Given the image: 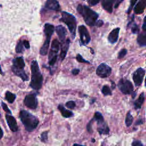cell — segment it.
<instances>
[{
    "label": "cell",
    "mask_w": 146,
    "mask_h": 146,
    "mask_svg": "<svg viewBox=\"0 0 146 146\" xmlns=\"http://www.w3.org/2000/svg\"><path fill=\"white\" fill-rule=\"evenodd\" d=\"M117 86L120 91L124 94H131L132 95L134 92L132 83L129 80L123 78L121 79L118 82Z\"/></svg>",
    "instance_id": "7"
},
{
    "label": "cell",
    "mask_w": 146,
    "mask_h": 146,
    "mask_svg": "<svg viewBox=\"0 0 146 146\" xmlns=\"http://www.w3.org/2000/svg\"><path fill=\"white\" fill-rule=\"evenodd\" d=\"M45 7L48 9L54 11L60 10V5L57 0H47Z\"/></svg>",
    "instance_id": "18"
},
{
    "label": "cell",
    "mask_w": 146,
    "mask_h": 146,
    "mask_svg": "<svg viewBox=\"0 0 146 146\" xmlns=\"http://www.w3.org/2000/svg\"><path fill=\"white\" fill-rule=\"evenodd\" d=\"M58 110L60 111L62 115L66 118L71 117L74 116V113L72 111L66 110L62 104H59L58 106Z\"/></svg>",
    "instance_id": "21"
},
{
    "label": "cell",
    "mask_w": 146,
    "mask_h": 146,
    "mask_svg": "<svg viewBox=\"0 0 146 146\" xmlns=\"http://www.w3.org/2000/svg\"><path fill=\"white\" fill-rule=\"evenodd\" d=\"M111 87H112V88L113 90V89H115V86H116V85H115V83H114V82H113V81H111Z\"/></svg>",
    "instance_id": "47"
},
{
    "label": "cell",
    "mask_w": 146,
    "mask_h": 146,
    "mask_svg": "<svg viewBox=\"0 0 146 146\" xmlns=\"http://www.w3.org/2000/svg\"><path fill=\"white\" fill-rule=\"evenodd\" d=\"M144 100H145V95H144V92H141L139 98H137V99L135 102L134 103V106H135V108L136 110H137V109H140L144 102Z\"/></svg>",
    "instance_id": "23"
},
{
    "label": "cell",
    "mask_w": 146,
    "mask_h": 146,
    "mask_svg": "<svg viewBox=\"0 0 146 146\" xmlns=\"http://www.w3.org/2000/svg\"><path fill=\"white\" fill-rule=\"evenodd\" d=\"M13 72L18 76L20 77L23 81H28L29 76L26 74L24 70H16V69H11Z\"/></svg>",
    "instance_id": "22"
},
{
    "label": "cell",
    "mask_w": 146,
    "mask_h": 146,
    "mask_svg": "<svg viewBox=\"0 0 146 146\" xmlns=\"http://www.w3.org/2000/svg\"><path fill=\"white\" fill-rule=\"evenodd\" d=\"M3 131H2V128H1V127H0V139L2 137V136H3Z\"/></svg>",
    "instance_id": "46"
},
{
    "label": "cell",
    "mask_w": 146,
    "mask_h": 146,
    "mask_svg": "<svg viewBox=\"0 0 146 146\" xmlns=\"http://www.w3.org/2000/svg\"><path fill=\"white\" fill-rule=\"evenodd\" d=\"M124 0H117V1L116 2V3L115 5V7L117 8V7H119V6L120 5V4Z\"/></svg>",
    "instance_id": "44"
},
{
    "label": "cell",
    "mask_w": 146,
    "mask_h": 146,
    "mask_svg": "<svg viewBox=\"0 0 146 146\" xmlns=\"http://www.w3.org/2000/svg\"><path fill=\"white\" fill-rule=\"evenodd\" d=\"M131 31H132V33L134 34H137L139 31V27L138 25H136V23H133L131 27Z\"/></svg>",
    "instance_id": "34"
},
{
    "label": "cell",
    "mask_w": 146,
    "mask_h": 146,
    "mask_svg": "<svg viewBox=\"0 0 146 146\" xmlns=\"http://www.w3.org/2000/svg\"><path fill=\"white\" fill-rule=\"evenodd\" d=\"M23 103L29 108L35 110L38 106V100L35 94H29L25 98Z\"/></svg>",
    "instance_id": "11"
},
{
    "label": "cell",
    "mask_w": 146,
    "mask_h": 146,
    "mask_svg": "<svg viewBox=\"0 0 146 146\" xmlns=\"http://www.w3.org/2000/svg\"><path fill=\"white\" fill-rule=\"evenodd\" d=\"M95 139H92V143H95Z\"/></svg>",
    "instance_id": "49"
},
{
    "label": "cell",
    "mask_w": 146,
    "mask_h": 146,
    "mask_svg": "<svg viewBox=\"0 0 146 146\" xmlns=\"http://www.w3.org/2000/svg\"><path fill=\"white\" fill-rule=\"evenodd\" d=\"M16 98V95L14 94L7 91L5 93V99L10 103H13Z\"/></svg>",
    "instance_id": "25"
},
{
    "label": "cell",
    "mask_w": 146,
    "mask_h": 146,
    "mask_svg": "<svg viewBox=\"0 0 146 146\" xmlns=\"http://www.w3.org/2000/svg\"><path fill=\"white\" fill-rule=\"evenodd\" d=\"M0 74H2V75H3V72H2V70H1V66H0Z\"/></svg>",
    "instance_id": "48"
},
{
    "label": "cell",
    "mask_w": 146,
    "mask_h": 146,
    "mask_svg": "<svg viewBox=\"0 0 146 146\" xmlns=\"http://www.w3.org/2000/svg\"><path fill=\"white\" fill-rule=\"evenodd\" d=\"M137 0H131V2H130V6L129 7V9H128V11H127V13L129 14L131 11L132 10V7H133V6L135 5V3L137 2Z\"/></svg>",
    "instance_id": "37"
},
{
    "label": "cell",
    "mask_w": 146,
    "mask_h": 146,
    "mask_svg": "<svg viewBox=\"0 0 146 146\" xmlns=\"http://www.w3.org/2000/svg\"><path fill=\"white\" fill-rule=\"evenodd\" d=\"M31 79L30 86L35 90H39L42 88L43 76L39 69L38 62L34 60L31 63Z\"/></svg>",
    "instance_id": "1"
},
{
    "label": "cell",
    "mask_w": 146,
    "mask_h": 146,
    "mask_svg": "<svg viewBox=\"0 0 146 146\" xmlns=\"http://www.w3.org/2000/svg\"><path fill=\"white\" fill-rule=\"evenodd\" d=\"M80 72V70L78 69V68H74L72 70V74L74 75H78Z\"/></svg>",
    "instance_id": "41"
},
{
    "label": "cell",
    "mask_w": 146,
    "mask_h": 146,
    "mask_svg": "<svg viewBox=\"0 0 146 146\" xmlns=\"http://www.w3.org/2000/svg\"><path fill=\"white\" fill-rule=\"evenodd\" d=\"M78 31L80 35V44L86 46L88 44L91 40V37L89 33L84 25H80L78 27Z\"/></svg>",
    "instance_id": "8"
},
{
    "label": "cell",
    "mask_w": 146,
    "mask_h": 146,
    "mask_svg": "<svg viewBox=\"0 0 146 146\" xmlns=\"http://www.w3.org/2000/svg\"><path fill=\"white\" fill-rule=\"evenodd\" d=\"M142 29L143 31H145L146 30V21H145V17L144 18V21H143V24L142 26Z\"/></svg>",
    "instance_id": "42"
},
{
    "label": "cell",
    "mask_w": 146,
    "mask_h": 146,
    "mask_svg": "<svg viewBox=\"0 0 146 146\" xmlns=\"http://www.w3.org/2000/svg\"><path fill=\"white\" fill-rule=\"evenodd\" d=\"M60 21L64 23L68 27L71 33L72 39H74L76 35V20L75 17L71 14L66 11L62 12V17Z\"/></svg>",
    "instance_id": "4"
},
{
    "label": "cell",
    "mask_w": 146,
    "mask_h": 146,
    "mask_svg": "<svg viewBox=\"0 0 146 146\" xmlns=\"http://www.w3.org/2000/svg\"><path fill=\"white\" fill-rule=\"evenodd\" d=\"M137 42L140 46L144 47L146 46V33L145 31L140 33L137 38Z\"/></svg>",
    "instance_id": "24"
},
{
    "label": "cell",
    "mask_w": 146,
    "mask_h": 146,
    "mask_svg": "<svg viewBox=\"0 0 146 146\" xmlns=\"http://www.w3.org/2000/svg\"><path fill=\"white\" fill-rule=\"evenodd\" d=\"M132 146H143V144L139 140H134L131 144Z\"/></svg>",
    "instance_id": "39"
},
{
    "label": "cell",
    "mask_w": 146,
    "mask_h": 146,
    "mask_svg": "<svg viewBox=\"0 0 146 146\" xmlns=\"http://www.w3.org/2000/svg\"><path fill=\"white\" fill-rule=\"evenodd\" d=\"M102 92L104 96L112 95V92L110 90V88L107 85H104L103 86V87L102 88Z\"/></svg>",
    "instance_id": "27"
},
{
    "label": "cell",
    "mask_w": 146,
    "mask_h": 146,
    "mask_svg": "<svg viewBox=\"0 0 146 146\" xmlns=\"http://www.w3.org/2000/svg\"><path fill=\"white\" fill-rule=\"evenodd\" d=\"M146 7V0H140L134 8L135 13L140 14L143 13Z\"/></svg>",
    "instance_id": "19"
},
{
    "label": "cell",
    "mask_w": 146,
    "mask_h": 146,
    "mask_svg": "<svg viewBox=\"0 0 146 146\" xmlns=\"http://www.w3.org/2000/svg\"><path fill=\"white\" fill-rule=\"evenodd\" d=\"M55 31L61 43H63L64 41V39L67 34L66 29L62 25H58L55 27Z\"/></svg>",
    "instance_id": "17"
},
{
    "label": "cell",
    "mask_w": 146,
    "mask_h": 146,
    "mask_svg": "<svg viewBox=\"0 0 146 146\" xmlns=\"http://www.w3.org/2000/svg\"><path fill=\"white\" fill-rule=\"evenodd\" d=\"M25 66V63L22 57H17L13 60V66L11 67V69L24 70Z\"/></svg>",
    "instance_id": "13"
},
{
    "label": "cell",
    "mask_w": 146,
    "mask_h": 146,
    "mask_svg": "<svg viewBox=\"0 0 146 146\" xmlns=\"http://www.w3.org/2000/svg\"><path fill=\"white\" fill-rule=\"evenodd\" d=\"M77 11L83 17L85 23L90 26H95L99 15L95 11L86 5H79L77 6Z\"/></svg>",
    "instance_id": "2"
},
{
    "label": "cell",
    "mask_w": 146,
    "mask_h": 146,
    "mask_svg": "<svg viewBox=\"0 0 146 146\" xmlns=\"http://www.w3.org/2000/svg\"><path fill=\"white\" fill-rule=\"evenodd\" d=\"M60 48V43L58 40V39H55L52 40L51 48H50V51L48 55V64L50 66H53L56 60H57V56H58V53L59 52Z\"/></svg>",
    "instance_id": "6"
},
{
    "label": "cell",
    "mask_w": 146,
    "mask_h": 146,
    "mask_svg": "<svg viewBox=\"0 0 146 146\" xmlns=\"http://www.w3.org/2000/svg\"><path fill=\"white\" fill-rule=\"evenodd\" d=\"M115 0H103L102 6L103 8L109 13H112L113 11V4Z\"/></svg>",
    "instance_id": "20"
},
{
    "label": "cell",
    "mask_w": 146,
    "mask_h": 146,
    "mask_svg": "<svg viewBox=\"0 0 146 146\" xmlns=\"http://www.w3.org/2000/svg\"><path fill=\"white\" fill-rule=\"evenodd\" d=\"M23 44L22 40H19L15 47V51L17 53H21L23 51Z\"/></svg>",
    "instance_id": "28"
},
{
    "label": "cell",
    "mask_w": 146,
    "mask_h": 146,
    "mask_svg": "<svg viewBox=\"0 0 146 146\" xmlns=\"http://www.w3.org/2000/svg\"><path fill=\"white\" fill-rule=\"evenodd\" d=\"M143 121L142 120V119H139L136 122V125H139V124H143Z\"/></svg>",
    "instance_id": "45"
},
{
    "label": "cell",
    "mask_w": 146,
    "mask_h": 146,
    "mask_svg": "<svg viewBox=\"0 0 146 146\" xmlns=\"http://www.w3.org/2000/svg\"><path fill=\"white\" fill-rule=\"evenodd\" d=\"M133 121V116H132L131 112L129 111L127 113V116L125 120V123L127 127H129L131 125Z\"/></svg>",
    "instance_id": "26"
},
{
    "label": "cell",
    "mask_w": 146,
    "mask_h": 146,
    "mask_svg": "<svg viewBox=\"0 0 146 146\" xmlns=\"http://www.w3.org/2000/svg\"><path fill=\"white\" fill-rule=\"evenodd\" d=\"M119 31L120 28L116 27L111 31L108 36V40L110 43H111V44H114L117 42L119 38Z\"/></svg>",
    "instance_id": "15"
},
{
    "label": "cell",
    "mask_w": 146,
    "mask_h": 146,
    "mask_svg": "<svg viewBox=\"0 0 146 146\" xmlns=\"http://www.w3.org/2000/svg\"><path fill=\"white\" fill-rule=\"evenodd\" d=\"M100 0H88V3L91 5V6H95L97 5Z\"/></svg>",
    "instance_id": "38"
},
{
    "label": "cell",
    "mask_w": 146,
    "mask_h": 146,
    "mask_svg": "<svg viewBox=\"0 0 146 146\" xmlns=\"http://www.w3.org/2000/svg\"><path fill=\"white\" fill-rule=\"evenodd\" d=\"M145 71L141 67L138 68L132 75V79L136 87L140 86L143 81Z\"/></svg>",
    "instance_id": "10"
},
{
    "label": "cell",
    "mask_w": 146,
    "mask_h": 146,
    "mask_svg": "<svg viewBox=\"0 0 146 146\" xmlns=\"http://www.w3.org/2000/svg\"><path fill=\"white\" fill-rule=\"evenodd\" d=\"M111 68L105 63H102L99 64L96 71L97 75L101 78H107L111 75Z\"/></svg>",
    "instance_id": "9"
},
{
    "label": "cell",
    "mask_w": 146,
    "mask_h": 146,
    "mask_svg": "<svg viewBox=\"0 0 146 146\" xmlns=\"http://www.w3.org/2000/svg\"><path fill=\"white\" fill-rule=\"evenodd\" d=\"M70 44V40L69 38H67L66 40H64L63 43H62L61 51L60 54V57L61 58V60H63L65 58L69 48Z\"/></svg>",
    "instance_id": "16"
},
{
    "label": "cell",
    "mask_w": 146,
    "mask_h": 146,
    "mask_svg": "<svg viewBox=\"0 0 146 146\" xmlns=\"http://www.w3.org/2000/svg\"><path fill=\"white\" fill-rule=\"evenodd\" d=\"M55 30L54 26L50 23H46L44 26V32L46 36V40H45L42 47L40 49V54L42 55H46L47 54L49 48L50 42Z\"/></svg>",
    "instance_id": "5"
},
{
    "label": "cell",
    "mask_w": 146,
    "mask_h": 146,
    "mask_svg": "<svg viewBox=\"0 0 146 146\" xmlns=\"http://www.w3.org/2000/svg\"><path fill=\"white\" fill-rule=\"evenodd\" d=\"M94 122V119H92L90 122L88 123V124L87 125V130L90 132V133H92V123Z\"/></svg>",
    "instance_id": "36"
},
{
    "label": "cell",
    "mask_w": 146,
    "mask_h": 146,
    "mask_svg": "<svg viewBox=\"0 0 146 146\" xmlns=\"http://www.w3.org/2000/svg\"><path fill=\"white\" fill-rule=\"evenodd\" d=\"M103 22L102 20H99V21H96V23L95 26L100 27V26H102L103 25Z\"/></svg>",
    "instance_id": "43"
},
{
    "label": "cell",
    "mask_w": 146,
    "mask_h": 146,
    "mask_svg": "<svg viewBox=\"0 0 146 146\" xmlns=\"http://www.w3.org/2000/svg\"><path fill=\"white\" fill-rule=\"evenodd\" d=\"M127 53V50L125 48H123L121 49L118 53V56H117V58L120 59L121 58H123V57H124L125 56V55Z\"/></svg>",
    "instance_id": "31"
},
{
    "label": "cell",
    "mask_w": 146,
    "mask_h": 146,
    "mask_svg": "<svg viewBox=\"0 0 146 146\" xmlns=\"http://www.w3.org/2000/svg\"><path fill=\"white\" fill-rule=\"evenodd\" d=\"M23 46L24 47L27 48V49H29L30 48V43L29 42L28 40H23Z\"/></svg>",
    "instance_id": "40"
},
{
    "label": "cell",
    "mask_w": 146,
    "mask_h": 146,
    "mask_svg": "<svg viewBox=\"0 0 146 146\" xmlns=\"http://www.w3.org/2000/svg\"><path fill=\"white\" fill-rule=\"evenodd\" d=\"M76 59L77 60L78 62H80V63H88V64H90V62L85 60L82 56L80 54H78L77 55H76Z\"/></svg>",
    "instance_id": "32"
},
{
    "label": "cell",
    "mask_w": 146,
    "mask_h": 146,
    "mask_svg": "<svg viewBox=\"0 0 146 146\" xmlns=\"http://www.w3.org/2000/svg\"><path fill=\"white\" fill-rule=\"evenodd\" d=\"M7 124L13 132H17L18 131V125L15 119L11 115L6 114L5 115Z\"/></svg>",
    "instance_id": "12"
},
{
    "label": "cell",
    "mask_w": 146,
    "mask_h": 146,
    "mask_svg": "<svg viewBox=\"0 0 146 146\" xmlns=\"http://www.w3.org/2000/svg\"><path fill=\"white\" fill-rule=\"evenodd\" d=\"M93 119L94 121H101V120H103L104 118L103 116L102 115V114L99 112H96L94 114Z\"/></svg>",
    "instance_id": "29"
},
{
    "label": "cell",
    "mask_w": 146,
    "mask_h": 146,
    "mask_svg": "<svg viewBox=\"0 0 146 146\" xmlns=\"http://www.w3.org/2000/svg\"><path fill=\"white\" fill-rule=\"evenodd\" d=\"M0 116H1V114H0Z\"/></svg>",
    "instance_id": "50"
},
{
    "label": "cell",
    "mask_w": 146,
    "mask_h": 146,
    "mask_svg": "<svg viewBox=\"0 0 146 146\" xmlns=\"http://www.w3.org/2000/svg\"><path fill=\"white\" fill-rule=\"evenodd\" d=\"M40 140L43 143H47L48 141V132L44 131L40 135Z\"/></svg>",
    "instance_id": "30"
},
{
    "label": "cell",
    "mask_w": 146,
    "mask_h": 146,
    "mask_svg": "<svg viewBox=\"0 0 146 146\" xmlns=\"http://www.w3.org/2000/svg\"><path fill=\"white\" fill-rule=\"evenodd\" d=\"M19 118L26 130L28 132H32L34 131L39 124L38 119L25 110H21L20 111Z\"/></svg>",
    "instance_id": "3"
},
{
    "label": "cell",
    "mask_w": 146,
    "mask_h": 146,
    "mask_svg": "<svg viewBox=\"0 0 146 146\" xmlns=\"http://www.w3.org/2000/svg\"><path fill=\"white\" fill-rule=\"evenodd\" d=\"M97 125H98V131L99 132L100 135L102 134H108L110 132V129L107 125V124L105 123L104 120H101L99 121H96Z\"/></svg>",
    "instance_id": "14"
},
{
    "label": "cell",
    "mask_w": 146,
    "mask_h": 146,
    "mask_svg": "<svg viewBox=\"0 0 146 146\" xmlns=\"http://www.w3.org/2000/svg\"><path fill=\"white\" fill-rule=\"evenodd\" d=\"M66 106L69 109H74L76 106V104L74 101L70 100L66 103Z\"/></svg>",
    "instance_id": "33"
},
{
    "label": "cell",
    "mask_w": 146,
    "mask_h": 146,
    "mask_svg": "<svg viewBox=\"0 0 146 146\" xmlns=\"http://www.w3.org/2000/svg\"><path fill=\"white\" fill-rule=\"evenodd\" d=\"M1 106H2V108L4 110V111H5L6 112H7V113L11 114V111H10V109L8 108L7 106L4 102H2V103H1Z\"/></svg>",
    "instance_id": "35"
}]
</instances>
